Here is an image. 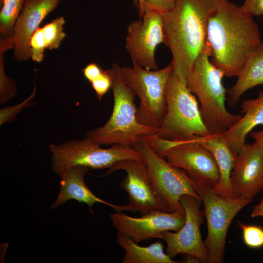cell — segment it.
Instances as JSON below:
<instances>
[{
  "label": "cell",
  "instance_id": "1",
  "mask_svg": "<svg viewBox=\"0 0 263 263\" xmlns=\"http://www.w3.org/2000/svg\"><path fill=\"white\" fill-rule=\"evenodd\" d=\"M252 16L229 0H221L209 17L207 39L211 62L228 77L237 76L254 50L262 43Z\"/></svg>",
  "mask_w": 263,
  "mask_h": 263
},
{
  "label": "cell",
  "instance_id": "2",
  "mask_svg": "<svg viewBox=\"0 0 263 263\" xmlns=\"http://www.w3.org/2000/svg\"><path fill=\"white\" fill-rule=\"evenodd\" d=\"M220 1L176 0L171 10L161 13L163 43L171 51L174 72L184 85L206 41L208 19Z\"/></svg>",
  "mask_w": 263,
  "mask_h": 263
},
{
  "label": "cell",
  "instance_id": "3",
  "mask_svg": "<svg viewBox=\"0 0 263 263\" xmlns=\"http://www.w3.org/2000/svg\"><path fill=\"white\" fill-rule=\"evenodd\" d=\"M210 55V46L206 40L192 65L186 86L197 96L203 121L210 134H223L242 115L226 109V90L222 82L225 75L211 62Z\"/></svg>",
  "mask_w": 263,
  "mask_h": 263
},
{
  "label": "cell",
  "instance_id": "4",
  "mask_svg": "<svg viewBox=\"0 0 263 263\" xmlns=\"http://www.w3.org/2000/svg\"><path fill=\"white\" fill-rule=\"evenodd\" d=\"M121 67L116 63L107 69L114 98L112 113L102 127L88 132L86 137L100 145L132 146L140 136L156 134L157 130L140 123L137 119L136 96L124 83Z\"/></svg>",
  "mask_w": 263,
  "mask_h": 263
},
{
  "label": "cell",
  "instance_id": "5",
  "mask_svg": "<svg viewBox=\"0 0 263 263\" xmlns=\"http://www.w3.org/2000/svg\"><path fill=\"white\" fill-rule=\"evenodd\" d=\"M166 110L155 134L172 142L189 141L210 134L205 126L197 99L173 71L166 90Z\"/></svg>",
  "mask_w": 263,
  "mask_h": 263
},
{
  "label": "cell",
  "instance_id": "6",
  "mask_svg": "<svg viewBox=\"0 0 263 263\" xmlns=\"http://www.w3.org/2000/svg\"><path fill=\"white\" fill-rule=\"evenodd\" d=\"M87 137L73 139L60 145L51 144L53 171L62 177L70 167L81 165L90 169H110L118 162L127 159L142 160L141 153L132 146L116 144L109 148Z\"/></svg>",
  "mask_w": 263,
  "mask_h": 263
},
{
  "label": "cell",
  "instance_id": "7",
  "mask_svg": "<svg viewBox=\"0 0 263 263\" xmlns=\"http://www.w3.org/2000/svg\"><path fill=\"white\" fill-rule=\"evenodd\" d=\"M173 71L172 61L160 70H147L135 64L120 68L123 81L140 100L136 114L140 123L159 128L166 110L167 85Z\"/></svg>",
  "mask_w": 263,
  "mask_h": 263
},
{
  "label": "cell",
  "instance_id": "8",
  "mask_svg": "<svg viewBox=\"0 0 263 263\" xmlns=\"http://www.w3.org/2000/svg\"><path fill=\"white\" fill-rule=\"evenodd\" d=\"M192 182L204 206L203 213L207 222V234L203 241L208 263H223L230 225L236 215L253 199L245 197L225 199L192 178Z\"/></svg>",
  "mask_w": 263,
  "mask_h": 263
},
{
  "label": "cell",
  "instance_id": "9",
  "mask_svg": "<svg viewBox=\"0 0 263 263\" xmlns=\"http://www.w3.org/2000/svg\"><path fill=\"white\" fill-rule=\"evenodd\" d=\"M145 137L160 156L195 181L211 188L219 184L220 174L216 160L212 153L201 144L193 140L167 141L155 134Z\"/></svg>",
  "mask_w": 263,
  "mask_h": 263
},
{
  "label": "cell",
  "instance_id": "10",
  "mask_svg": "<svg viewBox=\"0 0 263 263\" xmlns=\"http://www.w3.org/2000/svg\"><path fill=\"white\" fill-rule=\"evenodd\" d=\"M132 147L141 153L154 189L172 212H185L180 202L184 195L201 200L193 187L192 178L184 170L172 166L160 156L145 136H140Z\"/></svg>",
  "mask_w": 263,
  "mask_h": 263
},
{
  "label": "cell",
  "instance_id": "11",
  "mask_svg": "<svg viewBox=\"0 0 263 263\" xmlns=\"http://www.w3.org/2000/svg\"><path fill=\"white\" fill-rule=\"evenodd\" d=\"M120 169L126 173L120 187L127 193L129 202L127 205H120L119 212L138 211L142 215L153 211L172 212L154 189L142 160L121 161L109 169L103 176Z\"/></svg>",
  "mask_w": 263,
  "mask_h": 263
},
{
  "label": "cell",
  "instance_id": "12",
  "mask_svg": "<svg viewBox=\"0 0 263 263\" xmlns=\"http://www.w3.org/2000/svg\"><path fill=\"white\" fill-rule=\"evenodd\" d=\"M180 202L185 212L184 225L177 232L162 233L159 238L166 243L167 254L172 259L178 254H188L195 256L201 263H208L200 233V225L204 222L203 211L200 209L202 201L189 195H184Z\"/></svg>",
  "mask_w": 263,
  "mask_h": 263
},
{
  "label": "cell",
  "instance_id": "13",
  "mask_svg": "<svg viewBox=\"0 0 263 263\" xmlns=\"http://www.w3.org/2000/svg\"><path fill=\"white\" fill-rule=\"evenodd\" d=\"M127 31L125 47L133 64L147 70H156L155 50L163 43L164 38L161 13L145 12L139 20L129 24Z\"/></svg>",
  "mask_w": 263,
  "mask_h": 263
},
{
  "label": "cell",
  "instance_id": "14",
  "mask_svg": "<svg viewBox=\"0 0 263 263\" xmlns=\"http://www.w3.org/2000/svg\"><path fill=\"white\" fill-rule=\"evenodd\" d=\"M113 227L118 233L137 244L152 238H159L167 231L177 232L184 225L185 212L153 211L140 217H133L116 212L109 215Z\"/></svg>",
  "mask_w": 263,
  "mask_h": 263
},
{
  "label": "cell",
  "instance_id": "15",
  "mask_svg": "<svg viewBox=\"0 0 263 263\" xmlns=\"http://www.w3.org/2000/svg\"><path fill=\"white\" fill-rule=\"evenodd\" d=\"M62 0H26L15 25L13 34V58L18 61L31 58L30 41L39 25Z\"/></svg>",
  "mask_w": 263,
  "mask_h": 263
},
{
  "label": "cell",
  "instance_id": "16",
  "mask_svg": "<svg viewBox=\"0 0 263 263\" xmlns=\"http://www.w3.org/2000/svg\"><path fill=\"white\" fill-rule=\"evenodd\" d=\"M232 188L239 197L253 198L263 190V161L254 141L245 144L237 154L231 174Z\"/></svg>",
  "mask_w": 263,
  "mask_h": 263
},
{
  "label": "cell",
  "instance_id": "17",
  "mask_svg": "<svg viewBox=\"0 0 263 263\" xmlns=\"http://www.w3.org/2000/svg\"><path fill=\"white\" fill-rule=\"evenodd\" d=\"M193 140L207 149L213 154L217 164L220 181L211 188L217 195L228 199L239 197L234 192L231 182V174L236 162L237 154L229 147L223 134H209L197 137Z\"/></svg>",
  "mask_w": 263,
  "mask_h": 263
},
{
  "label": "cell",
  "instance_id": "18",
  "mask_svg": "<svg viewBox=\"0 0 263 263\" xmlns=\"http://www.w3.org/2000/svg\"><path fill=\"white\" fill-rule=\"evenodd\" d=\"M91 169L81 165L68 168L61 178L60 191L56 200L51 205L52 208L58 207L70 200H75L87 204L93 212V205L99 203L108 205L115 211L118 206L107 202L94 194L86 186L84 177Z\"/></svg>",
  "mask_w": 263,
  "mask_h": 263
},
{
  "label": "cell",
  "instance_id": "19",
  "mask_svg": "<svg viewBox=\"0 0 263 263\" xmlns=\"http://www.w3.org/2000/svg\"><path fill=\"white\" fill-rule=\"evenodd\" d=\"M240 107L244 115L223 134L229 147L237 154L245 144L246 138L251 131L259 125L263 127V90L256 98L242 101Z\"/></svg>",
  "mask_w": 263,
  "mask_h": 263
},
{
  "label": "cell",
  "instance_id": "20",
  "mask_svg": "<svg viewBox=\"0 0 263 263\" xmlns=\"http://www.w3.org/2000/svg\"><path fill=\"white\" fill-rule=\"evenodd\" d=\"M237 77L236 82L227 91V104L231 107L238 103L246 91L263 85V42L254 50Z\"/></svg>",
  "mask_w": 263,
  "mask_h": 263
},
{
  "label": "cell",
  "instance_id": "21",
  "mask_svg": "<svg viewBox=\"0 0 263 263\" xmlns=\"http://www.w3.org/2000/svg\"><path fill=\"white\" fill-rule=\"evenodd\" d=\"M117 243L125 251L123 263H182L176 261L164 251V245L158 240L148 246L138 245L130 238L117 233Z\"/></svg>",
  "mask_w": 263,
  "mask_h": 263
},
{
  "label": "cell",
  "instance_id": "22",
  "mask_svg": "<svg viewBox=\"0 0 263 263\" xmlns=\"http://www.w3.org/2000/svg\"><path fill=\"white\" fill-rule=\"evenodd\" d=\"M65 23L64 18L60 16L36 30L30 41L31 58L33 61L42 62L45 49H57L61 45L66 37L63 31Z\"/></svg>",
  "mask_w": 263,
  "mask_h": 263
},
{
  "label": "cell",
  "instance_id": "23",
  "mask_svg": "<svg viewBox=\"0 0 263 263\" xmlns=\"http://www.w3.org/2000/svg\"><path fill=\"white\" fill-rule=\"evenodd\" d=\"M26 0H3L0 13V52L13 49V34L16 21Z\"/></svg>",
  "mask_w": 263,
  "mask_h": 263
},
{
  "label": "cell",
  "instance_id": "24",
  "mask_svg": "<svg viewBox=\"0 0 263 263\" xmlns=\"http://www.w3.org/2000/svg\"><path fill=\"white\" fill-rule=\"evenodd\" d=\"M242 229L243 240L245 244L252 249L263 246V228L259 226L245 225L238 221Z\"/></svg>",
  "mask_w": 263,
  "mask_h": 263
},
{
  "label": "cell",
  "instance_id": "25",
  "mask_svg": "<svg viewBox=\"0 0 263 263\" xmlns=\"http://www.w3.org/2000/svg\"><path fill=\"white\" fill-rule=\"evenodd\" d=\"M3 53L0 52V102L4 104L13 98L17 89L14 80L9 78L4 72Z\"/></svg>",
  "mask_w": 263,
  "mask_h": 263
},
{
  "label": "cell",
  "instance_id": "26",
  "mask_svg": "<svg viewBox=\"0 0 263 263\" xmlns=\"http://www.w3.org/2000/svg\"><path fill=\"white\" fill-rule=\"evenodd\" d=\"M36 87L34 85L33 91L31 95L22 103L14 106L5 107L0 110V125L1 126L5 123L16 119L17 115L26 107L34 105L31 100L35 96Z\"/></svg>",
  "mask_w": 263,
  "mask_h": 263
},
{
  "label": "cell",
  "instance_id": "27",
  "mask_svg": "<svg viewBox=\"0 0 263 263\" xmlns=\"http://www.w3.org/2000/svg\"><path fill=\"white\" fill-rule=\"evenodd\" d=\"M90 83L98 100H101L109 90L111 88V78L107 70H103L101 75Z\"/></svg>",
  "mask_w": 263,
  "mask_h": 263
},
{
  "label": "cell",
  "instance_id": "28",
  "mask_svg": "<svg viewBox=\"0 0 263 263\" xmlns=\"http://www.w3.org/2000/svg\"><path fill=\"white\" fill-rule=\"evenodd\" d=\"M176 0H145L144 13L153 11L160 13L171 10L174 6Z\"/></svg>",
  "mask_w": 263,
  "mask_h": 263
},
{
  "label": "cell",
  "instance_id": "29",
  "mask_svg": "<svg viewBox=\"0 0 263 263\" xmlns=\"http://www.w3.org/2000/svg\"><path fill=\"white\" fill-rule=\"evenodd\" d=\"M241 6L253 16L263 15V0H244Z\"/></svg>",
  "mask_w": 263,
  "mask_h": 263
},
{
  "label": "cell",
  "instance_id": "30",
  "mask_svg": "<svg viewBox=\"0 0 263 263\" xmlns=\"http://www.w3.org/2000/svg\"><path fill=\"white\" fill-rule=\"evenodd\" d=\"M103 71L96 63L88 64L82 70L84 76L90 82L99 76Z\"/></svg>",
  "mask_w": 263,
  "mask_h": 263
},
{
  "label": "cell",
  "instance_id": "31",
  "mask_svg": "<svg viewBox=\"0 0 263 263\" xmlns=\"http://www.w3.org/2000/svg\"><path fill=\"white\" fill-rule=\"evenodd\" d=\"M250 136L258 144L263 161V127L259 131L252 132Z\"/></svg>",
  "mask_w": 263,
  "mask_h": 263
},
{
  "label": "cell",
  "instance_id": "32",
  "mask_svg": "<svg viewBox=\"0 0 263 263\" xmlns=\"http://www.w3.org/2000/svg\"><path fill=\"white\" fill-rule=\"evenodd\" d=\"M251 216L252 217H263V197L253 207Z\"/></svg>",
  "mask_w": 263,
  "mask_h": 263
},
{
  "label": "cell",
  "instance_id": "33",
  "mask_svg": "<svg viewBox=\"0 0 263 263\" xmlns=\"http://www.w3.org/2000/svg\"><path fill=\"white\" fill-rule=\"evenodd\" d=\"M145 0H134V5H138L139 7V15L140 18L142 17L144 13Z\"/></svg>",
  "mask_w": 263,
  "mask_h": 263
},
{
  "label": "cell",
  "instance_id": "34",
  "mask_svg": "<svg viewBox=\"0 0 263 263\" xmlns=\"http://www.w3.org/2000/svg\"><path fill=\"white\" fill-rule=\"evenodd\" d=\"M182 255L184 257V260L183 261L184 263H201L196 257L193 255L188 254H184Z\"/></svg>",
  "mask_w": 263,
  "mask_h": 263
},
{
  "label": "cell",
  "instance_id": "35",
  "mask_svg": "<svg viewBox=\"0 0 263 263\" xmlns=\"http://www.w3.org/2000/svg\"><path fill=\"white\" fill-rule=\"evenodd\" d=\"M3 0H0V5H1Z\"/></svg>",
  "mask_w": 263,
  "mask_h": 263
}]
</instances>
